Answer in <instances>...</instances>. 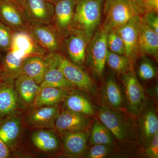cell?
Returning a JSON list of instances; mask_svg holds the SVG:
<instances>
[{
	"mask_svg": "<svg viewBox=\"0 0 158 158\" xmlns=\"http://www.w3.org/2000/svg\"><path fill=\"white\" fill-rule=\"evenodd\" d=\"M103 11L105 19L99 27L108 33L144 15L140 0H106Z\"/></svg>",
	"mask_w": 158,
	"mask_h": 158,
	"instance_id": "1",
	"label": "cell"
},
{
	"mask_svg": "<svg viewBox=\"0 0 158 158\" xmlns=\"http://www.w3.org/2000/svg\"><path fill=\"white\" fill-rule=\"evenodd\" d=\"M105 0H77L72 28L82 31L89 40L98 30Z\"/></svg>",
	"mask_w": 158,
	"mask_h": 158,
	"instance_id": "2",
	"label": "cell"
},
{
	"mask_svg": "<svg viewBox=\"0 0 158 158\" xmlns=\"http://www.w3.org/2000/svg\"><path fill=\"white\" fill-rule=\"evenodd\" d=\"M108 32L99 27L91 38L87 49L86 59L94 74L98 77L103 76L108 53Z\"/></svg>",
	"mask_w": 158,
	"mask_h": 158,
	"instance_id": "3",
	"label": "cell"
},
{
	"mask_svg": "<svg viewBox=\"0 0 158 158\" xmlns=\"http://www.w3.org/2000/svg\"><path fill=\"white\" fill-rule=\"evenodd\" d=\"M51 55L58 68L74 86L89 92L94 90V86L92 80L80 66L72 62L63 53Z\"/></svg>",
	"mask_w": 158,
	"mask_h": 158,
	"instance_id": "4",
	"label": "cell"
},
{
	"mask_svg": "<svg viewBox=\"0 0 158 158\" xmlns=\"http://www.w3.org/2000/svg\"><path fill=\"white\" fill-rule=\"evenodd\" d=\"M28 31L48 54L62 53L63 39L52 24L30 23Z\"/></svg>",
	"mask_w": 158,
	"mask_h": 158,
	"instance_id": "5",
	"label": "cell"
},
{
	"mask_svg": "<svg viewBox=\"0 0 158 158\" xmlns=\"http://www.w3.org/2000/svg\"><path fill=\"white\" fill-rule=\"evenodd\" d=\"M122 75L129 112L132 116H138L145 102L144 90L132 68Z\"/></svg>",
	"mask_w": 158,
	"mask_h": 158,
	"instance_id": "6",
	"label": "cell"
},
{
	"mask_svg": "<svg viewBox=\"0 0 158 158\" xmlns=\"http://www.w3.org/2000/svg\"><path fill=\"white\" fill-rule=\"evenodd\" d=\"M90 40L82 31L72 28L63 39V51H65L72 62L83 65L85 62L87 49Z\"/></svg>",
	"mask_w": 158,
	"mask_h": 158,
	"instance_id": "7",
	"label": "cell"
},
{
	"mask_svg": "<svg viewBox=\"0 0 158 158\" xmlns=\"http://www.w3.org/2000/svg\"><path fill=\"white\" fill-rule=\"evenodd\" d=\"M0 21L13 32L28 31L30 22L22 8L10 0H0Z\"/></svg>",
	"mask_w": 158,
	"mask_h": 158,
	"instance_id": "8",
	"label": "cell"
},
{
	"mask_svg": "<svg viewBox=\"0 0 158 158\" xmlns=\"http://www.w3.org/2000/svg\"><path fill=\"white\" fill-rule=\"evenodd\" d=\"M10 50L15 56L23 59L34 56H45L48 54L27 31L13 32Z\"/></svg>",
	"mask_w": 158,
	"mask_h": 158,
	"instance_id": "9",
	"label": "cell"
},
{
	"mask_svg": "<svg viewBox=\"0 0 158 158\" xmlns=\"http://www.w3.org/2000/svg\"><path fill=\"white\" fill-rule=\"evenodd\" d=\"M77 2V0H59L54 4L52 24L63 39L72 28Z\"/></svg>",
	"mask_w": 158,
	"mask_h": 158,
	"instance_id": "10",
	"label": "cell"
},
{
	"mask_svg": "<svg viewBox=\"0 0 158 158\" xmlns=\"http://www.w3.org/2000/svg\"><path fill=\"white\" fill-rule=\"evenodd\" d=\"M21 6L30 23L52 24L54 5L47 0H21Z\"/></svg>",
	"mask_w": 158,
	"mask_h": 158,
	"instance_id": "11",
	"label": "cell"
},
{
	"mask_svg": "<svg viewBox=\"0 0 158 158\" xmlns=\"http://www.w3.org/2000/svg\"><path fill=\"white\" fill-rule=\"evenodd\" d=\"M140 17L137 16L117 30L121 35L125 48V56L132 63L142 55L139 46V25Z\"/></svg>",
	"mask_w": 158,
	"mask_h": 158,
	"instance_id": "12",
	"label": "cell"
},
{
	"mask_svg": "<svg viewBox=\"0 0 158 158\" xmlns=\"http://www.w3.org/2000/svg\"><path fill=\"white\" fill-rule=\"evenodd\" d=\"M98 117L102 123L117 140L124 141L128 138L130 133L129 127L119 113L103 106L99 110Z\"/></svg>",
	"mask_w": 158,
	"mask_h": 158,
	"instance_id": "13",
	"label": "cell"
},
{
	"mask_svg": "<svg viewBox=\"0 0 158 158\" xmlns=\"http://www.w3.org/2000/svg\"><path fill=\"white\" fill-rule=\"evenodd\" d=\"M89 124L90 120L85 115L67 110L59 113L54 128L65 134L85 131Z\"/></svg>",
	"mask_w": 158,
	"mask_h": 158,
	"instance_id": "14",
	"label": "cell"
},
{
	"mask_svg": "<svg viewBox=\"0 0 158 158\" xmlns=\"http://www.w3.org/2000/svg\"><path fill=\"white\" fill-rule=\"evenodd\" d=\"M59 113L57 105L37 107L29 113L27 118L29 125L38 128H54Z\"/></svg>",
	"mask_w": 158,
	"mask_h": 158,
	"instance_id": "15",
	"label": "cell"
},
{
	"mask_svg": "<svg viewBox=\"0 0 158 158\" xmlns=\"http://www.w3.org/2000/svg\"><path fill=\"white\" fill-rule=\"evenodd\" d=\"M12 80H0V119L13 114L17 108V91L11 85Z\"/></svg>",
	"mask_w": 158,
	"mask_h": 158,
	"instance_id": "16",
	"label": "cell"
},
{
	"mask_svg": "<svg viewBox=\"0 0 158 158\" xmlns=\"http://www.w3.org/2000/svg\"><path fill=\"white\" fill-rule=\"evenodd\" d=\"M21 130L19 116L13 114L0 119V138L9 149L17 143Z\"/></svg>",
	"mask_w": 158,
	"mask_h": 158,
	"instance_id": "17",
	"label": "cell"
},
{
	"mask_svg": "<svg viewBox=\"0 0 158 158\" xmlns=\"http://www.w3.org/2000/svg\"><path fill=\"white\" fill-rule=\"evenodd\" d=\"M139 115L140 129L142 138L148 144L158 132V117L153 106L149 104L146 105L145 102Z\"/></svg>",
	"mask_w": 158,
	"mask_h": 158,
	"instance_id": "18",
	"label": "cell"
},
{
	"mask_svg": "<svg viewBox=\"0 0 158 158\" xmlns=\"http://www.w3.org/2000/svg\"><path fill=\"white\" fill-rule=\"evenodd\" d=\"M48 55L34 56L24 59L22 73H24L40 85L49 65Z\"/></svg>",
	"mask_w": 158,
	"mask_h": 158,
	"instance_id": "19",
	"label": "cell"
},
{
	"mask_svg": "<svg viewBox=\"0 0 158 158\" xmlns=\"http://www.w3.org/2000/svg\"><path fill=\"white\" fill-rule=\"evenodd\" d=\"M139 46L142 55H158V33L144 22L141 16L139 25Z\"/></svg>",
	"mask_w": 158,
	"mask_h": 158,
	"instance_id": "20",
	"label": "cell"
},
{
	"mask_svg": "<svg viewBox=\"0 0 158 158\" xmlns=\"http://www.w3.org/2000/svg\"><path fill=\"white\" fill-rule=\"evenodd\" d=\"M49 65L44 74L42 81L40 84V88L52 87L66 90L74 87L65 78L62 72L56 65L51 54H48Z\"/></svg>",
	"mask_w": 158,
	"mask_h": 158,
	"instance_id": "21",
	"label": "cell"
},
{
	"mask_svg": "<svg viewBox=\"0 0 158 158\" xmlns=\"http://www.w3.org/2000/svg\"><path fill=\"white\" fill-rule=\"evenodd\" d=\"M14 84L18 94L23 101L28 104L34 102L40 88L35 81L21 73L15 78Z\"/></svg>",
	"mask_w": 158,
	"mask_h": 158,
	"instance_id": "22",
	"label": "cell"
},
{
	"mask_svg": "<svg viewBox=\"0 0 158 158\" xmlns=\"http://www.w3.org/2000/svg\"><path fill=\"white\" fill-rule=\"evenodd\" d=\"M24 59L15 56L11 50L1 55L0 72L1 79L12 80L22 73Z\"/></svg>",
	"mask_w": 158,
	"mask_h": 158,
	"instance_id": "23",
	"label": "cell"
},
{
	"mask_svg": "<svg viewBox=\"0 0 158 158\" xmlns=\"http://www.w3.org/2000/svg\"><path fill=\"white\" fill-rule=\"evenodd\" d=\"M88 138L89 134L84 131L65 134L63 138L64 150L69 155H81L86 149Z\"/></svg>",
	"mask_w": 158,
	"mask_h": 158,
	"instance_id": "24",
	"label": "cell"
},
{
	"mask_svg": "<svg viewBox=\"0 0 158 158\" xmlns=\"http://www.w3.org/2000/svg\"><path fill=\"white\" fill-rule=\"evenodd\" d=\"M65 89L46 87L40 88L34 100L37 107L56 106L64 100L68 94Z\"/></svg>",
	"mask_w": 158,
	"mask_h": 158,
	"instance_id": "25",
	"label": "cell"
},
{
	"mask_svg": "<svg viewBox=\"0 0 158 158\" xmlns=\"http://www.w3.org/2000/svg\"><path fill=\"white\" fill-rule=\"evenodd\" d=\"M31 140L37 148L43 151H56L59 147V139L49 130H39L36 131L32 134Z\"/></svg>",
	"mask_w": 158,
	"mask_h": 158,
	"instance_id": "26",
	"label": "cell"
},
{
	"mask_svg": "<svg viewBox=\"0 0 158 158\" xmlns=\"http://www.w3.org/2000/svg\"><path fill=\"white\" fill-rule=\"evenodd\" d=\"M65 105L67 110L84 115H92L93 106L88 99L77 94H72L66 96Z\"/></svg>",
	"mask_w": 158,
	"mask_h": 158,
	"instance_id": "27",
	"label": "cell"
},
{
	"mask_svg": "<svg viewBox=\"0 0 158 158\" xmlns=\"http://www.w3.org/2000/svg\"><path fill=\"white\" fill-rule=\"evenodd\" d=\"M104 96L106 100L111 106L116 110L121 108L123 103L122 94L118 84L112 78H109L106 82Z\"/></svg>",
	"mask_w": 158,
	"mask_h": 158,
	"instance_id": "28",
	"label": "cell"
},
{
	"mask_svg": "<svg viewBox=\"0 0 158 158\" xmlns=\"http://www.w3.org/2000/svg\"><path fill=\"white\" fill-rule=\"evenodd\" d=\"M118 74H124L132 67V62L125 55H119L108 50L106 65Z\"/></svg>",
	"mask_w": 158,
	"mask_h": 158,
	"instance_id": "29",
	"label": "cell"
},
{
	"mask_svg": "<svg viewBox=\"0 0 158 158\" xmlns=\"http://www.w3.org/2000/svg\"><path fill=\"white\" fill-rule=\"evenodd\" d=\"M90 142L93 145L104 144L111 146L113 144L110 131L98 119H95L92 127Z\"/></svg>",
	"mask_w": 158,
	"mask_h": 158,
	"instance_id": "30",
	"label": "cell"
},
{
	"mask_svg": "<svg viewBox=\"0 0 158 158\" xmlns=\"http://www.w3.org/2000/svg\"><path fill=\"white\" fill-rule=\"evenodd\" d=\"M107 45L108 50L119 55H125L124 42L117 29L108 32Z\"/></svg>",
	"mask_w": 158,
	"mask_h": 158,
	"instance_id": "31",
	"label": "cell"
},
{
	"mask_svg": "<svg viewBox=\"0 0 158 158\" xmlns=\"http://www.w3.org/2000/svg\"><path fill=\"white\" fill-rule=\"evenodd\" d=\"M13 32L0 21V53L10 50Z\"/></svg>",
	"mask_w": 158,
	"mask_h": 158,
	"instance_id": "32",
	"label": "cell"
},
{
	"mask_svg": "<svg viewBox=\"0 0 158 158\" xmlns=\"http://www.w3.org/2000/svg\"><path fill=\"white\" fill-rule=\"evenodd\" d=\"M138 75L144 81L151 80L156 75V69L152 63L147 59L141 61L138 68Z\"/></svg>",
	"mask_w": 158,
	"mask_h": 158,
	"instance_id": "33",
	"label": "cell"
},
{
	"mask_svg": "<svg viewBox=\"0 0 158 158\" xmlns=\"http://www.w3.org/2000/svg\"><path fill=\"white\" fill-rule=\"evenodd\" d=\"M110 146L104 144H94L88 151L86 157L102 158L106 157L111 152Z\"/></svg>",
	"mask_w": 158,
	"mask_h": 158,
	"instance_id": "34",
	"label": "cell"
},
{
	"mask_svg": "<svg viewBox=\"0 0 158 158\" xmlns=\"http://www.w3.org/2000/svg\"><path fill=\"white\" fill-rule=\"evenodd\" d=\"M144 22L158 33V12L151 11L141 16Z\"/></svg>",
	"mask_w": 158,
	"mask_h": 158,
	"instance_id": "35",
	"label": "cell"
},
{
	"mask_svg": "<svg viewBox=\"0 0 158 158\" xmlns=\"http://www.w3.org/2000/svg\"><path fill=\"white\" fill-rule=\"evenodd\" d=\"M146 154L150 158H158V132L156 133L148 144Z\"/></svg>",
	"mask_w": 158,
	"mask_h": 158,
	"instance_id": "36",
	"label": "cell"
},
{
	"mask_svg": "<svg viewBox=\"0 0 158 158\" xmlns=\"http://www.w3.org/2000/svg\"><path fill=\"white\" fill-rule=\"evenodd\" d=\"M144 15L151 11H158V0H140Z\"/></svg>",
	"mask_w": 158,
	"mask_h": 158,
	"instance_id": "37",
	"label": "cell"
},
{
	"mask_svg": "<svg viewBox=\"0 0 158 158\" xmlns=\"http://www.w3.org/2000/svg\"><path fill=\"white\" fill-rule=\"evenodd\" d=\"M10 153V149L0 138V158L9 157Z\"/></svg>",
	"mask_w": 158,
	"mask_h": 158,
	"instance_id": "38",
	"label": "cell"
},
{
	"mask_svg": "<svg viewBox=\"0 0 158 158\" xmlns=\"http://www.w3.org/2000/svg\"><path fill=\"white\" fill-rule=\"evenodd\" d=\"M10 1H11V2H13L15 3V4H17V5H18V6H20V7H21V0H10Z\"/></svg>",
	"mask_w": 158,
	"mask_h": 158,
	"instance_id": "39",
	"label": "cell"
},
{
	"mask_svg": "<svg viewBox=\"0 0 158 158\" xmlns=\"http://www.w3.org/2000/svg\"><path fill=\"white\" fill-rule=\"evenodd\" d=\"M47 1L50 2L52 3V4H53L54 5V4H56L59 0H47Z\"/></svg>",
	"mask_w": 158,
	"mask_h": 158,
	"instance_id": "40",
	"label": "cell"
},
{
	"mask_svg": "<svg viewBox=\"0 0 158 158\" xmlns=\"http://www.w3.org/2000/svg\"><path fill=\"white\" fill-rule=\"evenodd\" d=\"M1 72H0V80H1Z\"/></svg>",
	"mask_w": 158,
	"mask_h": 158,
	"instance_id": "41",
	"label": "cell"
},
{
	"mask_svg": "<svg viewBox=\"0 0 158 158\" xmlns=\"http://www.w3.org/2000/svg\"><path fill=\"white\" fill-rule=\"evenodd\" d=\"M1 55H2V54H1V53H0V59H1Z\"/></svg>",
	"mask_w": 158,
	"mask_h": 158,
	"instance_id": "42",
	"label": "cell"
}]
</instances>
